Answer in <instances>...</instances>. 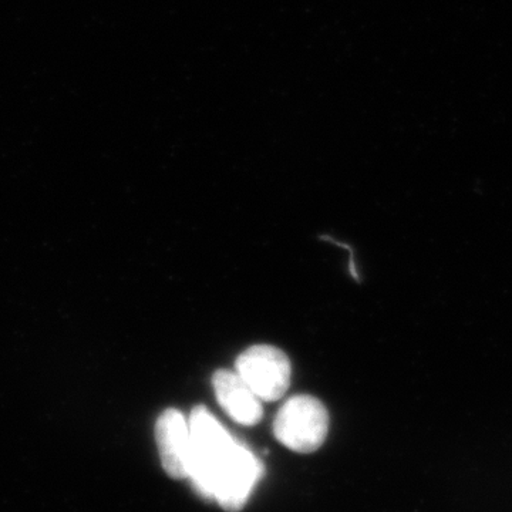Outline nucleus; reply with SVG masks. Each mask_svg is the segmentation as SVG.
I'll return each mask as SVG.
<instances>
[{"mask_svg": "<svg viewBox=\"0 0 512 512\" xmlns=\"http://www.w3.org/2000/svg\"><path fill=\"white\" fill-rule=\"evenodd\" d=\"M188 423L191 433L188 478L198 494L214 498L218 477L238 440L224 429L207 407L192 409Z\"/></svg>", "mask_w": 512, "mask_h": 512, "instance_id": "1", "label": "nucleus"}, {"mask_svg": "<svg viewBox=\"0 0 512 512\" xmlns=\"http://www.w3.org/2000/svg\"><path fill=\"white\" fill-rule=\"evenodd\" d=\"M329 431V414L316 397H291L281 407L274 421L276 440L295 451L309 454L319 450Z\"/></svg>", "mask_w": 512, "mask_h": 512, "instance_id": "2", "label": "nucleus"}, {"mask_svg": "<svg viewBox=\"0 0 512 512\" xmlns=\"http://www.w3.org/2000/svg\"><path fill=\"white\" fill-rule=\"evenodd\" d=\"M235 372L262 402L281 399L291 386V362L275 346H251L238 357Z\"/></svg>", "mask_w": 512, "mask_h": 512, "instance_id": "3", "label": "nucleus"}, {"mask_svg": "<svg viewBox=\"0 0 512 512\" xmlns=\"http://www.w3.org/2000/svg\"><path fill=\"white\" fill-rule=\"evenodd\" d=\"M262 476L264 464L247 446L238 441L218 477L214 500H217L222 510L241 511Z\"/></svg>", "mask_w": 512, "mask_h": 512, "instance_id": "4", "label": "nucleus"}, {"mask_svg": "<svg viewBox=\"0 0 512 512\" xmlns=\"http://www.w3.org/2000/svg\"><path fill=\"white\" fill-rule=\"evenodd\" d=\"M156 440L165 473L174 480L188 478L190 423L177 409H167L156 424Z\"/></svg>", "mask_w": 512, "mask_h": 512, "instance_id": "5", "label": "nucleus"}, {"mask_svg": "<svg viewBox=\"0 0 512 512\" xmlns=\"http://www.w3.org/2000/svg\"><path fill=\"white\" fill-rule=\"evenodd\" d=\"M212 387L224 412L242 426H255L264 417L262 400L237 372L218 370L212 376Z\"/></svg>", "mask_w": 512, "mask_h": 512, "instance_id": "6", "label": "nucleus"}]
</instances>
